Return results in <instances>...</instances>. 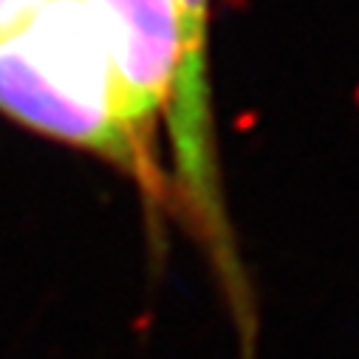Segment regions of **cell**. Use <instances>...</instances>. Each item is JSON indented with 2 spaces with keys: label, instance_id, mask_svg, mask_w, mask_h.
Returning <instances> with one entry per match:
<instances>
[{
  "label": "cell",
  "instance_id": "6da1fadb",
  "mask_svg": "<svg viewBox=\"0 0 359 359\" xmlns=\"http://www.w3.org/2000/svg\"><path fill=\"white\" fill-rule=\"evenodd\" d=\"M111 54L122 122L142 144L170 102L178 74V18L172 0H85Z\"/></svg>",
  "mask_w": 359,
  "mask_h": 359
},
{
  "label": "cell",
  "instance_id": "7a4b0ae2",
  "mask_svg": "<svg viewBox=\"0 0 359 359\" xmlns=\"http://www.w3.org/2000/svg\"><path fill=\"white\" fill-rule=\"evenodd\" d=\"M0 111L51 139L94 150L142 172L144 150L108 111L94 108L60 88L12 37L0 43Z\"/></svg>",
  "mask_w": 359,
  "mask_h": 359
},
{
  "label": "cell",
  "instance_id": "277c9868",
  "mask_svg": "<svg viewBox=\"0 0 359 359\" xmlns=\"http://www.w3.org/2000/svg\"><path fill=\"white\" fill-rule=\"evenodd\" d=\"M54 0H0V43L20 34Z\"/></svg>",
  "mask_w": 359,
  "mask_h": 359
},
{
  "label": "cell",
  "instance_id": "3957f363",
  "mask_svg": "<svg viewBox=\"0 0 359 359\" xmlns=\"http://www.w3.org/2000/svg\"><path fill=\"white\" fill-rule=\"evenodd\" d=\"M15 40L60 88L122 122V97L111 54L85 0H54Z\"/></svg>",
  "mask_w": 359,
  "mask_h": 359
}]
</instances>
